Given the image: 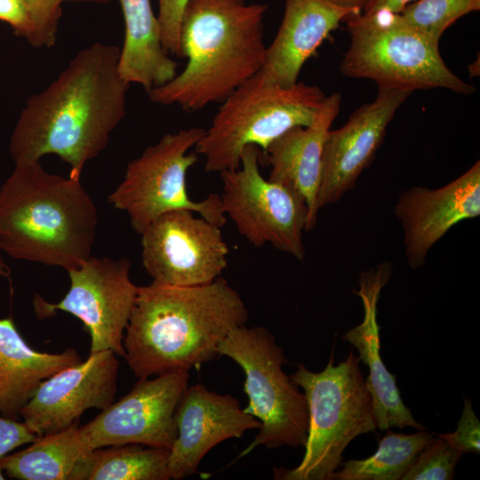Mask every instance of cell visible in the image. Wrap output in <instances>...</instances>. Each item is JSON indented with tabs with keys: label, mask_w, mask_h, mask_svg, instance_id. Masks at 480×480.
I'll return each mask as SVG.
<instances>
[{
	"label": "cell",
	"mask_w": 480,
	"mask_h": 480,
	"mask_svg": "<svg viewBox=\"0 0 480 480\" xmlns=\"http://www.w3.org/2000/svg\"><path fill=\"white\" fill-rule=\"evenodd\" d=\"M120 48L93 43L79 51L43 91L31 95L9 140L15 165L56 155L80 180L126 115L130 84L118 69Z\"/></svg>",
	"instance_id": "obj_1"
},
{
	"label": "cell",
	"mask_w": 480,
	"mask_h": 480,
	"mask_svg": "<svg viewBox=\"0 0 480 480\" xmlns=\"http://www.w3.org/2000/svg\"><path fill=\"white\" fill-rule=\"evenodd\" d=\"M247 320L244 300L223 278L196 286L153 281L139 286L124 357L139 379L188 372L218 356L219 344Z\"/></svg>",
	"instance_id": "obj_2"
},
{
	"label": "cell",
	"mask_w": 480,
	"mask_h": 480,
	"mask_svg": "<svg viewBox=\"0 0 480 480\" xmlns=\"http://www.w3.org/2000/svg\"><path fill=\"white\" fill-rule=\"evenodd\" d=\"M268 5L245 0H188L180 20L185 68L148 93L154 103L188 112L221 103L263 66Z\"/></svg>",
	"instance_id": "obj_3"
},
{
	"label": "cell",
	"mask_w": 480,
	"mask_h": 480,
	"mask_svg": "<svg viewBox=\"0 0 480 480\" xmlns=\"http://www.w3.org/2000/svg\"><path fill=\"white\" fill-rule=\"evenodd\" d=\"M98 224L80 180L40 161L15 165L0 188V250L13 259L77 268L92 256Z\"/></svg>",
	"instance_id": "obj_4"
},
{
	"label": "cell",
	"mask_w": 480,
	"mask_h": 480,
	"mask_svg": "<svg viewBox=\"0 0 480 480\" xmlns=\"http://www.w3.org/2000/svg\"><path fill=\"white\" fill-rule=\"evenodd\" d=\"M334 349L320 372L302 364L290 376L304 390L309 412L305 452L293 468H275L277 480H333L343 452L356 436L375 432L372 397L354 351L334 364Z\"/></svg>",
	"instance_id": "obj_5"
},
{
	"label": "cell",
	"mask_w": 480,
	"mask_h": 480,
	"mask_svg": "<svg viewBox=\"0 0 480 480\" xmlns=\"http://www.w3.org/2000/svg\"><path fill=\"white\" fill-rule=\"evenodd\" d=\"M325 98L316 85L298 82L283 87L259 72L221 102L196 153L204 157L207 172L236 170L246 146L263 152L290 129L310 125Z\"/></svg>",
	"instance_id": "obj_6"
},
{
	"label": "cell",
	"mask_w": 480,
	"mask_h": 480,
	"mask_svg": "<svg viewBox=\"0 0 480 480\" xmlns=\"http://www.w3.org/2000/svg\"><path fill=\"white\" fill-rule=\"evenodd\" d=\"M345 21L351 37L340 65L345 76L411 92L444 88L470 94L475 91L445 65L439 44L412 27L400 13L359 12Z\"/></svg>",
	"instance_id": "obj_7"
},
{
	"label": "cell",
	"mask_w": 480,
	"mask_h": 480,
	"mask_svg": "<svg viewBox=\"0 0 480 480\" xmlns=\"http://www.w3.org/2000/svg\"><path fill=\"white\" fill-rule=\"evenodd\" d=\"M217 352L243 369L249 400L243 410L260 422L259 433L239 457L260 445L304 446L309 427L308 401L284 372L287 360L274 335L263 327L238 326L219 344Z\"/></svg>",
	"instance_id": "obj_8"
},
{
	"label": "cell",
	"mask_w": 480,
	"mask_h": 480,
	"mask_svg": "<svg viewBox=\"0 0 480 480\" xmlns=\"http://www.w3.org/2000/svg\"><path fill=\"white\" fill-rule=\"evenodd\" d=\"M204 132L192 127L167 133L128 164L123 180L108 199L127 213L136 233L140 235L159 216L175 210H189L220 228L225 225L220 196L212 193L194 201L188 194L187 172L198 160L196 152L188 151Z\"/></svg>",
	"instance_id": "obj_9"
},
{
	"label": "cell",
	"mask_w": 480,
	"mask_h": 480,
	"mask_svg": "<svg viewBox=\"0 0 480 480\" xmlns=\"http://www.w3.org/2000/svg\"><path fill=\"white\" fill-rule=\"evenodd\" d=\"M260 154V148L248 145L242 152L240 166L220 172L225 214L252 245L270 244L303 261L302 234L308 224V205L293 188L261 175Z\"/></svg>",
	"instance_id": "obj_10"
},
{
	"label": "cell",
	"mask_w": 480,
	"mask_h": 480,
	"mask_svg": "<svg viewBox=\"0 0 480 480\" xmlns=\"http://www.w3.org/2000/svg\"><path fill=\"white\" fill-rule=\"evenodd\" d=\"M127 257L111 259L91 256L79 268L68 270L70 288L58 303L36 295L33 308L39 319L58 310L77 317L91 337L90 353L112 350L124 356L123 339L138 294L130 278Z\"/></svg>",
	"instance_id": "obj_11"
},
{
	"label": "cell",
	"mask_w": 480,
	"mask_h": 480,
	"mask_svg": "<svg viewBox=\"0 0 480 480\" xmlns=\"http://www.w3.org/2000/svg\"><path fill=\"white\" fill-rule=\"evenodd\" d=\"M193 212H165L140 234L142 264L153 281L202 285L220 277L227 268L228 247L220 227Z\"/></svg>",
	"instance_id": "obj_12"
},
{
	"label": "cell",
	"mask_w": 480,
	"mask_h": 480,
	"mask_svg": "<svg viewBox=\"0 0 480 480\" xmlns=\"http://www.w3.org/2000/svg\"><path fill=\"white\" fill-rule=\"evenodd\" d=\"M188 378V372H176L139 379L127 395L80 427L86 447L140 444L170 451L177 436L176 406Z\"/></svg>",
	"instance_id": "obj_13"
},
{
	"label": "cell",
	"mask_w": 480,
	"mask_h": 480,
	"mask_svg": "<svg viewBox=\"0 0 480 480\" xmlns=\"http://www.w3.org/2000/svg\"><path fill=\"white\" fill-rule=\"evenodd\" d=\"M412 92L379 87L373 101L353 112L340 128L328 131L322 154L318 210L340 201L355 188L382 144L388 124Z\"/></svg>",
	"instance_id": "obj_14"
},
{
	"label": "cell",
	"mask_w": 480,
	"mask_h": 480,
	"mask_svg": "<svg viewBox=\"0 0 480 480\" xmlns=\"http://www.w3.org/2000/svg\"><path fill=\"white\" fill-rule=\"evenodd\" d=\"M119 362L109 349L44 380L20 411V419L38 436L63 430L90 408L105 409L117 390Z\"/></svg>",
	"instance_id": "obj_15"
},
{
	"label": "cell",
	"mask_w": 480,
	"mask_h": 480,
	"mask_svg": "<svg viewBox=\"0 0 480 480\" xmlns=\"http://www.w3.org/2000/svg\"><path fill=\"white\" fill-rule=\"evenodd\" d=\"M395 214L403 228L407 263L419 269L430 249L452 227L480 215V162L441 188L416 186L404 190Z\"/></svg>",
	"instance_id": "obj_16"
},
{
	"label": "cell",
	"mask_w": 480,
	"mask_h": 480,
	"mask_svg": "<svg viewBox=\"0 0 480 480\" xmlns=\"http://www.w3.org/2000/svg\"><path fill=\"white\" fill-rule=\"evenodd\" d=\"M174 420L177 436L167 462L170 479L174 480L196 474L202 459L218 444L260 427V420L246 413L236 397L211 391L203 384L188 385Z\"/></svg>",
	"instance_id": "obj_17"
},
{
	"label": "cell",
	"mask_w": 480,
	"mask_h": 480,
	"mask_svg": "<svg viewBox=\"0 0 480 480\" xmlns=\"http://www.w3.org/2000/svg\"><path fill=\"white\" fill-rule=\"evenodd\" d=\"M392 269V265L385 261L359 275V289L354 292L363 302L364 318L341 339L357 349L360 362L368 366L365 382L372 397L377 428L383 431L391 427H411L426 430L404 404L396 383V377L388 371L380 357L378 301L382 289L391 278Z\"/></svg>",
	"instance_id": "obj_18"
},
{
	"label": "cell",
	"mask_w": 480,
	"mask_h": 480,
	"mask_svg": "<svg viewBox=\"0 0 480 480\" xmlns=\"http://www.w3.org/2000/svg\"><path fill=\"white\" fill-rule=\"evenodd\" d=\"M355 13L359 12L324 0H285L281 25L267 46L260 72L271 84H295L304 63L342 20Z\"/></svg>",
	"instance_id": "obj_19"
},
{
	"label": "cell",
	"mask_w": 480,
	"mask_h": 480,
	"mask_svg": "<svg viewBox=\"0 0 480 480\" xmlns=\"http://www.w3.org/2000/svg\"><path fill=\"white\" fill-rule=\"evenodd\" d=\"M340 103V93L326 96L310 125L290 129L261 152L271 166L268 180L293 188L304 198L309 212L307 231L312 230L317 221L324 143Z\"/></svg>",
	"instance_id": "obj_20"
},
{
	"label": "cell",
	"mask_w": 480,
	"mask_h": 480,
	"mask_svg": "<svg viewBox=\"0 0 480 480\" xmlns=\"http://www.w3.org/2000/svg\"><path fill=\"white\" fill-rule=\"evenodd\" d=\"M81 362L77 352H38L28 345L12 318H0V416L20 420V411L39 385Z\"/></svg>",
	"instance_id": "obj_21"
},
{
	"label": "cell",
	"mask_w": 480,
	"mask_h": 480,
	"mask_svg": "<svg viewBox=\"0 0 480 480\" xmlns=\"http://www.w3.org/2000/svg\"><path fill=\"white\" fill-rule=\"evenodd\" d=\"M118 1L124 21L119 73L128 84H138L149 92L175 77L178 63L163 48L150 0Z\"/></svg>",
	"instance_id": "obj_22"
},
{
	"label": "cell",
	"mask_w": 480,
	"mask_h": 480,
	"mask_svg": "<svg viewBox=\"0 0 480 480\" xmlns=\"http://www.w3.org/2000/svg\"><path fill=\"white\" fill-rule=\"evenodd\" d=\"M26 449L0 459L12 478L20 480H73L89 450L82 437L78 421L56 433L38 436Z\"/></svg>",
	"instance_id": "obj_23"
},
{
	"label": "cell",
	"mask_w": 480,
	"mask_h": 480,
	"mask_svg": "<svg viewBox=\"0 0 480 480\" xmlns=\"http://www.w3.org/2000/svg\"><path fill=\"white\" fill-rule=\"evenodd\" d=\"M169 450L140 444L89 451L73 480H168Z\"/></svg>",
	"instance_id": "obj_24"
},
{
	"label": "cell",
	"mask_w": 480,
	"mask_h": 480,
	"mask_svg": "<svg viewBox=\"0 0 480 480\" xmlns=\"http://www.w3.org/2000/svg\"><path fill=\"white\" fill-rule=\"evenodd\" d=\"M426 430L410 435L388 431L377 452L364 460H351L335 471L333 480H401L419 452L434 440Z\"/></svg>",
	"instance_id": "obj_25"
},
{
	"label": "cell",
	"mask_w": 480,
	"mask_h": 480,
	"mask_svg": "<svg viewBox=\"0 0 480 480\" xmlns=\"http://www.w3.org/2000/svg\"><path fill=\"white\" fill-rule=\"evenodd\" d=\"M480 10V0H418L400 12L415 29L439 44L444 32L458 19Z\"/></svg>",
	"instance_id": "obj_26"
},
{
	"label": "cell",
	"mask_w": 480,
	"mask_h": 480,
	"mask_svg": "<svg viewBox=\"0 0 480 480\" xmlns=\"http://www.w3.org/2000/svg\"><path fill=\"white\" fill-rule=\"evenodd\" d=\"M462 453L439 436L417 455L401 480H451Z\"/></svg>",
	"instance_id": "obj_27"
},
{
	"label": "cell",
	"mask_w": 480,
	"mask_h": 480,
	"mask_svg": "<svg viewBox=\"0 0 480 480\" xmlns=\"http://www.w3.org/2000/svg\"><path fill=\"white\" fill-rule=\"evenodd\" d=\"M35 24L37 47H52L57 40L61 3L60 0H22Z\"/></svg>",
	"instance_id": "obj_28"
},
{
	"label": "cell",
	"mask_w": 480,
	"mask_h": 480,
	"mask_svg": "<svg viewBox=\"0 0 480 480\" xmlns=\"http://www.w3.org/2000/svg\"><path fill=\"white\" fill-rule=\"evenodd\" d=\"M188 0H158L157 20L164 50L181 58L180 28L184 8Z\"/></svg>",
	"instance_id": "obj_29"
},
{
	"label": "cell",
	"mask_w": 480,
	"mask_h": 480,
	"mask_svg": "<svg viewBox=\"0 0 480 480\" xmlns=\"http://www.w3.org/2000/svg\"><path fill=\"white\" fill-rule=\"evenodd\" d=\"M438 436L445 439L462 454L479 453L480 423L469 399L464 398V408L456 430L452 433L438 434Z\"/></svg>",
	"instance_id": "obj_30"
},
{
	"label": "cell",
	"mask_w": 480,
	"mask_h": 480,
	"mask_svg": "<svg viewBox=\"0 0 480 480\" xmlns=\"http://www.w3.org/2000/svg\"><path fill=\"white\" fill-rule=\"evenodd\" d=\"M0 20L9 24L17 36L37 47L35 24L22 0H0Z\"/></svg>",
	"instance_id": "obj_31"
},
{
	"label": "cell",
	"mask_w": 480,
	"mask_h": 480,
	"mask_svg": "<svg viewBox=\"0 0 480 480\" xmlns=\"http://www.w3.org/2000/svg\"><path fill=\"white\" fill-rule=\"evenodd\" d=\"M37 437L23 420L0 416V459L14 449L34 442Z\"/></svg>",
	"instance_id": "obj_32"
},
{
	"label": "cell",
	"mask_w": 480,
	"mask_h": 480,
	"mask_svg": "<svg viewBox=\"0 0 480 480\" xmlns=\"http://www.w3.org/2000/svg\"><path fill=\"white\" fill-rule=\"evenodd\" d=\"M415 0H375L363 13L370 14L378 11L400 13L402 10Z\"/></svg>",
	"instance_id": "obj_33"
},
{
	"label": "cell",
	"mask_w": 480,
	"mask_h": 480,
	"mask_svg": "<svg viewBox=\"0 0 480 480\" xmlns=\"http://www.w3.org/2000/svg\"><path fill=\"white\" fill-rule=\"evenodd\" d=\"M340 8L356 12H364L375 0H324Z\"/></svg>",
	"instance_id": "obj_34"
},
{
	"label": "cell",
	"mask_w": 480,
	"mask_h": 480,
	"mask_svg": "<svg viewBox=\"0 0 480 480\" xmlns=\"http://www.w3.org/2000/svg\"><path fill=\"white\" fill-rule=\"evenodd\" d=\"M1 252V250H0ZM11 275V268L9 266L4 262L3 257L0 253V276L2 277H9Z\"/></svg>",
	"instance_id": "obj_35"
},
{
	"label": "cell",
	"mask_w": 480,
	"mask_h": 480,
	"mask_svg": "<svg viewBox=\"0 0 480 480\" xmlns=\"http://www.w3.org/2000/svg\"><path fill=\"white\" fill-rule=\"evenodd\" d=\"M60 3H64L66 1H75V2H91V3H96V4H108L111 0H60Z\"/></svg>",
	"instance_id": "obj_36"
},
{
	"label": "cell",
	"mask_w": 480,
	"mask_h": 480,
	"mask_svg": "<svg viewBox=\"0 0 480 480\" xmlns=\"http://www.w3.org/2000/svg\"><path fill=\"white\" fill-rule=\"evenodd\" d=\"M3 471H4V469H3V468H2V466H1V464H0V480H4V479Z\"/></svg>",
	"instance_id": "obj_37"
}]
</instances>
